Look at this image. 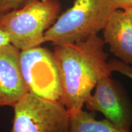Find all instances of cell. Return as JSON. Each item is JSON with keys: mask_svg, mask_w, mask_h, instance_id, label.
Instances as JSON below:
<instances>
[{"mask_svg": "<svg viewBox=\"0 0 132 132\" xmlns=\"http://www.w3.org/2000/svg\"><path fill=\"white\" fill-rule=\"evenodd\" d=\"M98 35L75 44L54 46L53 53L60 76V101L70 115L82 110L97 82L113 72Z\"/></svg>", "mask_w": 132, "mask_h": 132, "instance_id": "1", "label": "cell"}, {"mask_svg": "<svg viewBox=\"0 0 132 132\" xmlns=\"http://www.w3.org/2000/svg\"><path fill=\"white\" fill-rule=\"evenodd\" d=\"M116 9L111 0H75L44 33L43 43L57 46L87 40L103 30Z\"/></svg>", "mask_w": 132, "mask_h": 132, "instance_id": "2", "label": "cell"}, {"mask_svg": "<svg viewBox=\"0 0 132 132\" xmlns=\"http://www.w3.org/2000/svg\"><path fill=\"white\" fill-rule=\"evenodd\" d=\"M61 11L59 0H31L20 9L0 13V29L20 51L38 47Z\"/></svg>", "mask_w": 132, "mask_h": 132, "instance_id": "3", "label": "cell"}, {"mask_svg": "<svg viewBox=\"0 0 132 132\" xmlns=\"http://www.w3.org/2000/svg\"><path fill=\"white\" fill-rule=\"evenodd\" d=\"M9 132H69L70 115L60 100L28 92L14 106Z\"/></svg>", "mask_w": 132, "mask_h": 132, "instance_id": "4", "label": "cell"}, {"mask_svg": "<svg viewBox=\"0 0 132 132\" xmlns=\"http://www.w3.org/2000/svg\"><path fill=\"white\" fill-rule=\"evenodd\" d=\"M20 64L28 92L47 100H60V76L53 52L40 46L20 51Z\"/></svg>", "mask_w": 132, "mask_h": 132, "instance_id": "5", "label": "cell"}, {"mask_svg": "<svg viewBox=\"0 0 132 132\" xmlns=\"http://www.w3.org/2000/svg\"><path fill=\"white\" fill-rule=\"evenodd\" d=\"M94 89L85 103L87 110L100 112L120 127L131 129L132 108L116 82L105 76L98 81Z\"/></svg>", "mask_w": 132, "mask_h": 132, "instance_id": "6", "label": "cell"}, {"mask_svg": "<svg viewBox=\"0 0 132 132\" xmlns=\"http://www.w3.org/2000/svg\"><path fill=\"white\" fill-rule=\"evenodd\" d=\"M20 50L11 43L0 47V107H13L28 93L20 64Z\"/></svg>", "mask_w": 132, "mask_h": 132, "instance_id": "7", "label": "cell"}, {"mask_svg": "<svg viewBox=\"0 0 132 132\" xmlns=\"http://www.w3.org/2000/svg\"><path fill=\"white\" fill-rule=\"evenodd\" d=\"M103 40L120 61L132 65V20L126 11L116 9L103 29Z\"/></svg>", "mask_w": 132, "mask_h": 132, "instance_id": "8", "label": "cell"}, {"mask_svg": "<svg viewBox=\"0 0 132 132\" xmlns=\"http://www.w3.org/2000/svg\"><path fill=\"white\" fill-rule=\"evenodd\" d=\"M69 132H132L105 119L97 120L94 113L83 110L70 115Z\"/></svg>", "mask_w": 132, "mask_h": 132, "instance_id": "9", "label": "cell"}, {"mask_svg": "<svg viewBox=\"0 0 132 132\" xmlns=\"http://www.w3.org/2000/svg\"><path fill=\"white\" fill-rule=\"evenodd\" d=\"M109 65L113 72H117L129 77L132 80V65L117 59L108 61Z\"/></svg>", "mask_w": 132, "mask_h": 132, "instance_id": "10", "label": "cell"}, {"mask_svg": "<svg viewBox=\"0 0 132 132\" xmlns=\"http://www.w3.org/2000/svg\"><path fill=\"white\" fill-rule=\"evenodd\" d=\"M31 0H0V13H6L22 7Z\"/></svg>", "mask_w": 132, "mask_h": 132, "instance_id": "11", "label": "cell"}, {"mask_svg": "<svg viewBox=\"0 0 132 132\" xmlns=\"http://www.w3.org/2000/svg\"><path fill=\"white\" fill-rule=\"evenodd\" d=\"M111 1L117 9L127 11L132 7V0H111Z\"/></svg>", "mask_w": 132, "mask_h": 132, "instance_id": "12", "label": "cell"}, {"mask_svg": "<svg viewBox=\"0 0 132 132\" xmlns=\"http://www.w3.org/2000/svg\"><path fill=\"white\" fill-rule=\"evenodd\" d=\"M10 43L11 42H10L9 37H8L7 34L2 29H0V47L7 45Z\"/></svg>", "mask_w": 132, "mask_h": 132, "instance_id": "13", "label": "cell"}, {"mask_svg": "<svg viewBox=\"0 0 132 132\" xmlns=\"http://www.w3.org/2000/svg\"><path fill=\"white\" fill-rule=\"evenodd\" d=\"M126 11V12H127L128 15L130 16V18H131V20H132V7H130V9H128L127 10V11Z\"/></svg>", "mask_w": 132, "mask_h": 132, "instance_id": "14", "label": "cell"}]
</instances>
